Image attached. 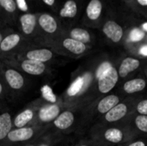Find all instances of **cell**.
Wrapping results in <instances>:
<instances>
[{"instance_id": "603a6c76", "label": "cell", "mask_w": 147, "mask_h": 146, "mask_svg": "<svg viewBox=\"0 0 147 146\" xmlns=\"http://www.w3.org/2000/svg\"><path fill=\"white\" fill-rule=\"evenodd\" d=\"M69 37L71 39H74L78 41H80L82 43H84L86 45H90L92 41L91 34L89 31H87L84 28H74L69 32Z\"/></svg>"}, {"instance_id": "d6a6232c", "label": "cell", "mask_w": 147, "mask_h": 146, "mask_svg": "<svg viewBox=\"0 0 147 146\" xmlns=\"http://www.w3.org/2000/svg\"><path fill=\"white\" fill-rule=\"evenodd\" d=\"M140 53L143 56H147V45L143 46L140 50Z\"/></svg>"}, {"instance_id": "ac0fdd59", "label": "cell", "mask_w": 147, "mask_h": 146, "mask_svg": "<svg viewBox=\"0 0 147 146\" xmlns=\"http://www.w3.org/2000/svg\"><path fill=\"white\" fill-rule=\"evenodd\" d=\"M14 129V118L12 117L9 108L4 106V103L1 105L0 114V142L3 143L6 140L9 133Z\"/></svg>"}, {"instance_id": "9c48e42d", "label": "cell", "mask_w": 147, "mask_h": 146, "mask_svg": "<svg viewBox=\"0 0 147 146\" xmlns=\"http://www.w3.org/2000/svg\"><path fill=\"white\" fill-rule=\"evenodd\" d=\"M1 62H4L5 64L20 70L25 75L33 76V77L50 76L53 70L51 65L34 61V60H30V59H20L16 57L10 58Z\"/></svg>"}, {"instance_id": "1f68e13d", "label": "cell", "mask_w": 147, "mask_h": 146, "mask_svg": "<svg viewBox=\"0 0 147 146\" xmlns=\"http://www.w3.org/2000/svg\"><path fill=\"white\" fill-rule=\"evenodd\" d=\"M40 138L36 139V140H34V141H32V142H29V143H26V144H23V145H21L18 146H40Z\"/></svg>"}, {"instance_id": "e0dca14e", "label": "cell", "mask_w": 147, "mask_h": 146, "mask_svg": "<svg viewBox=\"0 0 147 146\" xmlns=\"http://www.w3.org/2000/svg\"><path fill=\"white\" fill-rule=\"evenodd\" d=\"M22 38L19 34L13 33L6 35L0 41V50H1V61L10 59L12 57L11 52L19 46Z\"/></svg>"}, {"instance_id": "e575fe53", "label": "cell", "mask_w": 147, "mask_h": 146, "mask_svg": "<svg viewBox=\"0 0 147 146\" xmlns=\"http://www.w3.org/2000/svg\"><path fill=\"white\" fill-rule=\"evenodd\" d=\"M141 6H147V0H137Z\"/></svg>"}, {"instance_id": "4dcf8cb0", "label": "cell", "mask_w": 147, "mask_h": 146, "mask_svg": "<svg viewBox=\"0 0 147 146\" xmlns=\"http://www.w3.org/2000/svg\"><path fill=\"white\" fill-rule=\"evenodd\" d=\"M16 6L18 7L20 10L23 12H26L28 10V7L25 0H16Z\"/></svg>"}, {"instance_id": "d6986e66", "label": "cell", "mask_w": 147, "mask_h": 146, "mask_svg": "<svg viewBox=\"0 0 147 146\" xmlns=\"http://www.w3.org/2000/svg\"><path fill=\"white\" fill-rule=\"evenodd\" d=\"M102 32L104 35L114 44H119L124 36L123 28L119 23L112 20L107 21L104 23Z\"/></svg>"}, {"instance_id": "2e32d148", "label": "cell", "mask_w": 147, "mask_h": 146, "mask_svg": "<svg viewBox=\"0 0 147 146\" xmlns=\"http://www.w3.org/2000/svg\"><path fill=\"white\" fill-rule=\"evenodd\" d=\"M137 136L147 137V116L134 112L123 123Z\"/></svg>"}, {"instance_id": "83f0119b", "label": "cell", "mask_w": 147, "mask_h": 146, "mask_svg": "<svg viewBox=\"0 0 147 146\" xmlns=\"http://www.w3.org/2000/svg\"><path fill=\"white\" fill-rule=\"evenodd\" d=\"M0 5L9 13H13L16 9V3L14 0H0Z\"/></svg>"}, {"instance_id": "52a82bcc", "label": "cell", "mask_w": 147, "mask_h": 146, "mask_svg": "<svg viewBox=\"0 0 147 146\" xmlns=\"http://www.w3.org/2000/svg\"><path fill=\"white\" fill-rule=\"evenodd\" d=\"M140 96H129L103 115L96 123L102 125H121L134 112L135 103Z\"/></svg>"}, {"instance_id": "3957f363", "label": "cell", "mask_w": 147, "mask_h": 146, "mask_svg": "<svg viewBox=\"0 0 147 146\" xmlns=\"http://www.w3.org/2000/svg\"><path fill=\"white\" fill-rule=\"evenodd\" d=\"M126 97L121 95L117 90L98 98L90 105L84 108V126L93 122L95 125L103 115L109 112L113 108L118 105ZM92 125V126H93Z\"/></svg>"}, {"instance_id": "ba28073f", "label": "cell", "mask_w": 147, "mask_h": 146, "mask_svg": "<svg viewBox=\"0 0 147 146\" xmlns=\"http://www.w3.org/2000/svg\"><path fill=\"white\" fill-rule=\"evenodd\" d=\"M23 72L20 70L1 62L0 66V78H2L8 86L12 98L16 96L21 95L26 89L28 83V79Z\"/></svg>"}, {"instance_id": "7402d4cb", "label": "cell", "mask_w": 147, "mask_h": 146, "mask_svg": "<svg viewBox=\"0 0 147 146\" xmlns=\"http://www.w3.org/2000/svg\"><path fill=\"white\" fill-rule=\"evenodd\" d=\"M102 3L100 0H90L86 7V15L90 21H96L101 16Z\"/></svg>"}, {"instance_id": "d4e9b609", "label": "cell", "mask_w": 147, "mask_h": 146, "mask_svg": "<svg viewBox=\"0 0 147 146\" xmlns=\"http://www.w3.org/2000/svg\"><path fill=\"white\" fill-rule=\"evenodd\" d=\"M134 112L147 116V95H141L138 97L135 103Z\"/></svg>"}, {"instance_id": "4316f807", "label": "cell", "mask_w": 147, "mask_h": 146, "mask_svg": "<svg viewBox=\"0 0 147 146\" xmlns=\"http://www.w3.org/2000/svg\"><path fill=\"white\" fill-rule=\"evenodd\" d=\"M121 146H147V137H135Z\"/></svg>"}, {"instance_id": "7a4b0ae2", "label": "cell", "mask_w": 147, "mask_h": 146, "mask_svg": "<svg viewBox=\"0 0 147 146\" xmlns=\"http://www.w3.org/2000/svg\"><path fill=\"white\" fill-rule=\"evenodd\" d=\"M90 139L102 146H121L138 137L126 125L95 124L89 131Z\"/></svg>"}, {"instance_id": "8992f818", "label": "cell", "mask_w": 147, "mask_h": 146, "mask_svg": "<svg viewBox=\"0 0 147 146\" xmlns=\"http://www.w3.org/2000/svg\"><path fill=\"white\" fill-rule=\"evenodd\" d=\"M51 126L34 125L22 128H14L8 135L6 140L1 143V146H18L34 141L48 133Z\"/></svg>"}, {"instance_id": "484cf974", "label": "cell", "mask_w": 147, "mask_h": 146, "mask_svg": "<svg viewBox=\"0 0 147 146\" xmlns=\"http://www.w3.org/2000/svg\"><path fill=\"white\" fill-rule=\"evenodd\" d=\"M9 98H12L11 93L6 85L5 82L0 78V100H1V104L4 103V101H7Z\"/></svg>"}, {"instance_id": "5bb4252c", "label": "cell", "mask_w": 147, "mask_h": 146, "mask_svg": "<svg viewBox=\"0 0 147 146\" xmlns=\"http://www.w3.org/2000/svg\"><path fill=\"white\" fill-rule=\"evenodd\" d=\"M147 81L143 73L121 82L117 91L125 97L141 96L146 90Z\"/></svg>"}, {"instance_id": "277c9868", "label": "cell", "mask_w": 147, "mask_h": 146, "mask_svg": "<svg viewBox=\"0 0 147 146\" xmlns=\"http://www.w3.org/2000/svg\"><path fill=\"white\" fill-rule=\"evenodd\" d=\"M84 107L71 106L65 108L51 124V130L59 134L71 133L84 126Z\"/></svg>"}, {"instance_id": "ffe728a7", "label": "cell", "mask_w": 147, "mask_h": 146, "mask_svg": "<svg viewBox=\"0 0 147 146\" xmlns=\"http://www.w3.org/2000/svg\"><path fill=\"white\" fill-rule=\"evenodd\" d=\"M19 22L23 34H25L26 36H29L34 33L38 22V20L36 19V16L30 13H25L20 15Z\"/></svg>"}, {"instance_id": "30bf717a", "label": "cell", "mask_w": 147, "mask_h": 146, "mask_svg": "<svg viewBox=\"0 0 147 146\" xmlns=\"http://www.w3.org/2000/svg\"><path fill=\"white\" fill-rule=\"evenodd\" d=\"M147 64L140 58L134 56H126L122 58L116 65L120 76V83L128 78L135 77L144 71Z\"/></svg>"}, {"instance_id": "5b68a950", "label": "cell", "mask_w": 147, "mask_h": 146, "mask_svg": "<svg viewBox=\"0 0 147 146\" xmlns=\"http://www.w3.org/2000/svg\"><path fill=\"white\" fill-rule=\"evenodd\" d=\"M120 84V76L116 65L109 68L97 81L90 94L88 95L84 107L90 105L98 98H101L106 95H109L115 91V89Z\"/></svg>"}, {"instance_id": "4fadbf2b", "label": "cell", "mask_w": 147, "mask_h": 146, "mask_svg": "<svg viewBox=\"0 0 147 146\" xmlns=\"http://www.w3.org/2000/svg\"><path fill=\"white\" fill-rule=\"evenodd\" d=\"M66 108L67 106L60 98L56 102H48L44 101L38 112L37 124L51 126V124Z\"/></svg>"}, {"instance_id": "8fae6325", "label": "cell", "mask_w": 147, "mask_h": 146, "mask_svg": "<svg viewBox=\"0 0 147 146\" xmlns=\"http://www.w3.org/2000/svg\"><path fill=\"white\" fill-rule=\"evenodd\" d=\"M52 49L59 55L63 54L65 56L71 58H79L84 56L90 50V46L80 41H78L71 37H65L61 39L59 43L52 45Z\"/></svg>"}, {"instance_id": "836d02e7", "label": "cell", "mask_w": 147, "mask_h": 146, "mask_svg": "<svg viewBox=\"0 0 147 146\" xmlns=\"http://www.w3.org/2000/svg\"><path fill=\"white\" fill-rule=\"evenodd\" d=\"M47 5H49V6H52V5H53L54 4V3H55V0H42Z\"/></svg>"}, {"instance_id": "44dd1931", "label": "cell", "mask_w": 147, "mask_h": 146, "mask_svg": "<svg viewBox=\"0 0 147 146\" xmlns=\"http://www.w3.org/2000/svg\"><path fill=\"white\" fill-rule=\"evenodd\" d=\"M38 25L47 34H53L58 31V22L49 14H41L38 17Z\"/></svg>"}, {"instance_id": "9a60e30c", "label": "cell", "mask_w": 147, "mask_h": 146, "mask_svg": "<svg viewBox=\"0 0 147 146\" xmlns=\"http://www.w3.org/2000/svg\"><path fill=\"white\" fill-rule=\"evenodd\" d=\"M59 54L50 47H34L17 53L16 58L34 60L45 64H53Z\"/></svg>"}, {"instance_id": "8d00e7d4", "label": "cell", "mask_w": 147, "mask_h": 146, "mask_svg": "<svg viewBox=\"0 0 147 146\" xmlns=\"http://www.w3.org/2000/svg\"><path fill=\"white\" fill-rule=\"evenodd\" d=\"M143 28H144L146 31H147V22H146V23H144V24H143Z\"/></svg>"}, {"instance_id": "d590c367", "label": "cell", "mask_w": 147, "mask_h": 146, "mask_svg": "<svg viewBox=\"0 0 147 146\" xmlns=\"http://www.w3.org/2000/svg\"><path fill=\"white\" fill-rule=\"evenodd\" d=\"M143 74H144V76H145V77H146V81H147V65L146 66V68L144 69Z\"/></svg>"}, {"instance_id": "f546056e", "label": "cell", "mask_w": 147, "mask_h": 146, "mask_svg": "<svg viewBox=\"0 0 147 146\" xmlns=\"http://www.w3.org/2000/svg\"><path fill=\"white\" fill-rule=\"evenodd\" d=\"M74 146H102V145L90 139H88V140L80 141L79 143H78L77 145H75Z\"/></svg>"}, {"instance_id": "7c38bea8", "label": "cell", "mask_w": 147, "mask_h": 146, "mask_svg": "<svg viewBox=\"0 0 147 146\" xmlns=\"http://www.w3.org/2000/svg\"><path fill=\"white\" fill-rule=\"evenodd\" d=\"M44 102L43 99H37L28 104L14 117V128H22L28 126L37 125V117L40 108Z\"/></svg>"}, {"instance_id": "f1b7e54d", "label": "cell", "mask_w": 147, "mask_h": 146, "mask_svg": "<svg viewBox=\"0 0 147 146\" xmlns=\"http://www.w3.org/2000/svg\"><path fill=\"white\" fill-rule=\"evenodd\" d=\"M145 36V34L140 29H134L130 34V40L133 41L141 40Z\"/></svg>"}, {"instance_id": "cb8c5ba5", "label": "cell", "mask_w": 147, "mask_h": 146, "mask_svg": "<svg viewBox=\"0 0 147 146\" xmlns=\"http://www.w3.org/2000/svg\"><path fill=\"white\" fill-rule=\"evenodd\" d=\"M78 13V5L74 0H68L65 3L59 11V15L64 18H73Z\"/></svg>"}, {"instance_id": "6da1fadb", "label": "cell", "mask_w": 147, "mask_h": 146, "mask_svg": "<svg viewBox=\"0 0 147 146\" xmlns=\"http://www.w3.org/2000/svg\"><path fill=\"white\" fill-rule=\"evenodd\" d=\"M115 64L106 58H102L90 62L85 66H81L72 77V83L67 91L60 99L67 107H84L85 100L97 83L98 79Z\"/></svg>"}]
</instances>
